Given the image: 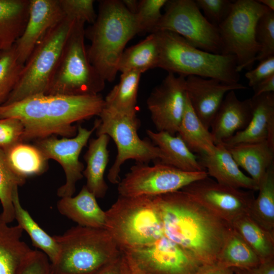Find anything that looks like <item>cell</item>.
I'll use <instances>...</instances> for the list:
<instances>
[{
	"label": "cell",
	"mask_w": 274,
	"mask_h": 274,
	"mask_svg": "<svg viewBox=\"0 0 274 274\" xmlns=\"http://www.w3.org/2000/svg\"><path fill=\"white\" fill-rule=\"evenodd\" d=\"M154 199L164 235L202 265L216 264L232 226L181 190Z\"/></svg>",
	"instance_id": "1"
},
{
	"label": "cell",
	"mask_w": 274,
	"mask_h": 274,
	"mask_svg": "<svg viewBox=\"0 0 274 274\" xmlns=\"http://www.w3.org/2000/svg\"><path fill=\"white\" fill-rule=\"evenodd\" d=\"M138 34L134 14L122 1L99 2L94 22L85 30L91 42L87 49L91 64L105 81H114L127 42Z\"/></svg>",
	"instance_id": "2"
},
{
	"label": "cell",
	"mask_w": 274,
	"mask_h": 274,
	"mask_svg": "<svg viewBox=\"0 0 274 274\" xmlns=\"http://www.w3.org/2000/svg\"><path fill=\"white\" fill-rule=\"evenodd\" d=\"M155 33L159 49L157 67L185 77L196 76L228 84L239 83L240 75L234 56L203 51L172 31Z\"/></svg>",
	"instance_id": "3"
},
{
	"label": "cell",
	"mask_w": 274,
	"mask_h": 274,
	"mask_svg": "<svg viewBox=\"0 0 274 274\" xmlns=\"http://www.w3.org/2000/svg\"><path fill=\"white\" fill-rule=\"evenodd\" d=\"M53 237L59 247L53 274H93L122 254L105 229L77 225Z\"/></svg>",
	"instance_id": "4"
},
{
	"label": "cell",
	"mask_w": 274,
	"mask_h": 274,
	"mask_svg": "<svg viewBox=\"0 0 274 274\" xmlns=\"http://www.w3.org/2000/svg\"><path fill=\"white\" fill-rule=\"evenodd\" d=\"M123 252L150 245L163 234L154 196L119 195L105 211V226Z\"/></svg>",
	"instance_id": "5"
},
{
	"label": "cell",
	"mask_w": 274,
	"mask_h": 274,
	"mask_svg": "<svg viewBox=\"0 0 274 274\" xmlns=\"http://www.w3.org/2000/svg\"><path fill=\"white\" fill-rule=\"evenodd\" d=\"M84 24L74 21L45 94L95 95L105 88L106 81L88 57Z\"/></svg>",
	"instance_id": "6"
},
{
	"label": "cell",
	"mask_w": 274,
	"mask_h": 274,
	"mask_svg": "<svg viewBox=\"0 0 274 274\" xmlns=\"http://www.w3.org/2000/svg\"><path fill=\"white\" fill-rule=\"evenodd\" d=\"M74 21L65 17L47 32L24 63L18 82L3 105L45 94Z\"/></svg>",
	"instance_id": "7"
},
{
	"label": "cell",
	"mask_w": 274,
	"mask_h": 274,
	"mask_svg": "<svg viewBox=\"0 0 274 274\" xmlns=\"http://www.w3.org/2000/svg\"><path fill=\"white\" fill-rule=\"evenodd\" d=\"M99 116L95 120L96 135L107 134L113 140L117 149L116 159L107 175L111 183H119L121 167L126 160L133 159L137 163L149 164L161 158V152L157 146L151 141L139 137L138 130L140 121L137 116H129L105 108Z\"/></svg>",
	"instance_id": "8"
},
{
	"label": "cell",
	"mask_w": 274,
	"mask_h": 274,
	"mask_svg": "<svg viewBox=\"0 0 274 274\" xmlns=\"http://www.w3.org/2000/svg\"><path fill=\"white\" fill-rule=\"evenodd\" d=\"M255 0L233 2L227 18L218 26L222 46V55L235 57L237 71L250 70L259 51L256 28L259 18L269 10Z\"/></svg>",
	"instance_id": "9"
},
{
	"label": "cell",
	"mask_w": 274,
	"mask_h": 274,
	"mask_svg": "<svg viewBox=\"0 0 274 274\" xmlns=\"http://www.w3.org/2000/svg\"><path fill=\"white\" fill-rule=\"evenodd\" d=\"M152 33L169 31L203 51L222 55L218 27L204 17L193 0H169Z\"/></svg>",
	"instance_id": "10"
},
{
	"label": "cell",
	"mask_w": 274,
	"mask_h": 274,
	"mask_svg": "<svg viewBox=\"0 0 274 274\" xmlns=\"http://www.w3.org/2000/svg\"><path fill=\"white\" fill-rule=\"evenodd\" d=\"M209 176L206 171L187 172L155 163L153 166L136 162L118 184L119 195L156 196L175 192Z\"/></svg>",
	"instance_id": "11"
},
{
	"label": "cell",
	"mask_w": 274,
	"mask_h": 274,
	"mask_svg": "<svg viewBox=\"0 0 274 274\" xmlns=\"http://www.w3.org/2000/svg\"><path fill=\"white\" fill-rule=\"evenodd\" d=\"M231 225L237 219L249 215L255 199L253 191H244L221 184L209 176L181 189Z\"/></svg>",
	"instance_id": "12"
},
{
	"label": "cell",
	"mask_w": 274,
	"mask_h": 274,
	"mask_svg": "<svg viewBox=\"0 0 274 274\" xmlns=\"http://www.w3.org/2000/svg\"><path fill=\"white\" fill-rule=\"evenodd\" d=\"M125 252L147 274H198L206 266L164 235L150 245Z\"/></svg>",
	"instance_id": "13"
},
{
	"label": "cell",
	"mask_w": 274,
	"mask_h": 274,
	"mask_svg": "<svg viewBox=\"0 0 274 274\" xmlns=\"http://www.w3.org/2000/svg\"><path fill=\"white\" fill-rule=\"evenodd\" d=\"M96 127L95 121L90 130L79 125L76 135L72 138L58 139L52 135L35 141L34 145L46 158L55 160L63 169L66 179L65 183L57 190L59 197L72 196L75 193L77 182L83 177L84 166L79 160V155Z\"/></svg>",
	"instance_id": "14"
},
{
	"label": "cell",
	"mask_w": 274,
	"mask_h": 274,
	"mask_svg": "<svg viewBox=\"0 0 274 274\" xmlns=\"http://www.w3.org/2000/svg\"><path fill=\"white\" fill-rule=\"evenodd\" d=\"M185 79L168 73L147 98V108L157 131L174 135L177 133L186 105Z\"/></svg>",
	"instance_id": "15"
},
{
	"label": "cell",
	"mask_w": 274,
	"mask_h": 274,
	"mask_svg": "<svg viewBox=\"0 0 274 274\" xmlns=\"http://www.w3.org/2000/svg\"><path fill=\"white\" fill-rule=\"evenodd\" d=\"M65 17L59 0H30L26 25L14 44L20 63L24 64L47 32Z\"/></svg>",
	"instance_id": "16"
},
{
	"label": "cell",
	"mask_w": 274,
	"mask_h": 274,
	"mask_svg": "<svg viewBox=\"0 0 274 274\" xmlns=\"http://www.w3.org/2000/svg\"><path fill=\"white\" fill-rule=\"evenodd\" d=\"M247 88L239 83L228 84L196 76L185 79L186 91L192 108L208 129L226 94L231 90Z\"/></svg>",
	"instance_id": "17"
},
{
	"label": "cell",
	"mask_w": 274,
	"mask_h": 274,
	"mask_svg": "<svg viewBox=\"0 0 274 274\" xmlns=\"http://www.w3.org/2000/svg\"><path fill=\"white\" fill-rule=\"evenodd\" d=\"M251 100L252 117L247 127L221 143L232 146L266 141L274 149V93L253 96Z\"/></svg>",
	"instance_id": "18"
},
{
	"label": "cell",
	"mask_w": 274,
	"mask_h": 274,
	"mask_svg": "<svg viewBox=\"0 0 274 274\" xmlns=\"http://www.w3.org/2000/svg\"><path fill=\"white\" fill-rule=\"evenodd\" d=\"M235 91L231 90L226 94L211 123L210 132L215 145L245 129L251 120V98L240 100Z\"/></svg>",
	"instance_id": "19"
},
{
	"label": "cell",
	"mask_w": 274,
	"mask_h": 274,
	"mask_svg": "<svg viewBox=\"0 0 274 274\" xmlns=\"http://www.w3.org/2000/svg\"><path fill=\"white\" fill-rule=\"evenodd\" d=\"M197 157L208 176L218 183L234 188L258 191L257 185L241 170L223 144L216 145L213 153L200 154Z\"/></svg>",
	"instance_id": "20"
},
{
	"label": "cell",
	"mask_w": 274,
	"mask_h": 274,
	"mask_svg": "<svg viewBox=\"0 0 274 274\" xmlns=\"http://www.w3.org/2000/svg\"><path fill=\"white\" fill-rule=\"evenodd\" d=\"M146 133L152 143L161 153V158L154 161L187 172L206 171L199 163L197 155L192 152L182 139L165 131L154 132L148 129Z\"/></svg>",
	"instance_id": "21"
},
{
	"label": "cell",
	"mask_w": 274,
	"mask_h": 274,
	"mask_svg": "<svg viewBox=\"0 0 274 274\" xmlns=\"http://www.w3.org/2000/svg\"><path fill=\"white\" fill-rule=\"evenodd\" d=\"M58 212L78 225L105 229V211L98 205L96 197L84 185L75 196L61 197L57 202Z\"/></svg>",
	"instance_id": "22"
},
{
	"label": "cell",
	"mask_w": 274,
	"mask_h": 274,
	"mask_svg": "<svg viewBox=\"0 0 274 274\" xmlns=\"http://www.w3.org/2000/svg\"><path fill=\"white\" fill-rule=\"evenodd\" d=\"M110 138L106 134L91 139L88 150L84 156L86 167L83 175L86 179V186L96 198H104L108 189L104 174L109 161L108 146Z\"/></svg>",
	"instance_id": "23"
},
{
	"label": "cell",
	"mask_w": 274,
	"mask_h": 274,
	"mask_svg": "<svg viewBox=\"0 0 274 274\" xmlns=\"http://www.w3.org/2000/svg\"><path fill=\"white\" fill-rule=\"evenodd\" d=\"M240 167L258 185L267 169L274 164V149L266 141L224 145Z\"/></svg>",
	"instance_id": "24"
},
{
	"label": "cell",
	"mask_w": 274,
	"mask_h": 274,
	"mask_svg": "<svg viewBox=\"0 0 274 274\" xmlns=\"http://www.w3.org/2000/svg\"><path fill=\"white\" fill-rule=\"evenodd\" d=\"M30 0H0V52L11 49L26 25Z\"/></svg>",
	"instance_id": "25"
},
{
	"label": "cell",
	"mask_w": 274,
	"mask_h": 274,
	"mask_svg": "<svg viewBox=\"0 0 274 274\" xmlns=\"http://www.w3.org/2000/svg\"><path fill=\"white\" fill-rule=\"evenodd\" d=\"M23 230L0 220V274H15L23 259L32 250L21 240Z\"/></svg>",
	"instance_id": "26"
},
{
	"label": "cell",
	"mask_w": 274,
	"mask_h": 274,
	"mask_svg": "<svg viewBox=\"0 0 274 274\" xmlns=\"http://www.w3.org/2000/svg\"><path fill=\"white\" fill-rule=\"evenodd\" d=\"M177 133L194 153L200 155L214 153L216 145L213 136L194 112L187 95L185 109Z\"/></svg>",
	"instance_id": "27"
},
{
	"label": "cell",
	"mask_w": 274,
	"mask_h": 274,
	"mask_svg": "<svg viewBox=\"0 0 274 274\" xmlns=\"http://www.w3.org/2000/svg\"><path fill=\"white\" fill-rule=\"evenodd\" d=\"M141 75L135 71L121 73L119 82L104 98V108L129 116H137V97Z\"/></svg>",
	"instance_id": "28"
},
{
	"label": "cell",
	"mask_w": 274,
	"mask_h": 274,
	"mask_svg": "<svg viewBox=\"0 0 274 274\" xmlns=\"http://www.w3.org/2000/svg\"><path fill=\"white\" fill-rule=\"evenodd\" d=\"M159 54L157 35L150 33L144 40L124 50L119 63L118 72L135 71L142 74L157 67Z\"/></svg>",
	"instance_id": "29"
},
{
	"label": "cell",
	"mask_w": 274,
	"mask_h": 274,
	"mask_svg": "<svg viewBox=\"0 0 274 274\" xmlns=\"http://www.w3.org/2000/svg\"><path fill=\"white\" fill-rule=\"evenodd\" d=\"M4 151L12 170L25 179L47 169L48 160L35 145L19 142Z\"/></svg>",
	"instance_id": "30"
},
{
	"label": "cell",
	"mask_w": 274,
	"mask_h": 274,
	"mask_svg": "<svg viewBox=\"0 0 274 274\" xmlns=\"http://www.w3.org/2000/svg\"><path fill=\"white\" fill-rule=\"evenodd\" d=\"M18 189V187L16 188L13 193L15 219L18 222L17 225L27 233L33 246L45 253L53 264L56 261L59 253L57 243L53 236L45 232L22 207Z\"/></svg>",
	"instance_id": "31"
},
{
	"label": "cell",
	"mask_w": 274,
	"mask_h": 274,
	"mask_svg": "<svg viewBox=\"0 0 274 274\" xmlns=\"http://www.w3.org/2000/svg\"><path fill=\"white\" fill-rule=\"evenodd\" d=\"M231 226L261 261L274 258V233L264 229L249 215L237 219Z\"/></svg>",
	"instance_id": "32"
},
{
	"label": "cell",
	"mask_w": 274,
	"mask_h": 274,
	"mask_svg": "<svg viewBox=\"0 0 274 274\" xmlns=\"http://www.w3.org/2000/svg\"><path fill=\"white\" fill-rule=\"evenodd\" d=\"M261 260L232 228L219 254L216 264L231 268L248 269L258 265Z\"/></svg>",
	"instance_id": "33"
},
{
	"label": "cell",
	"mask_w": 274,
	"mask_h": 274,
	"mask_svg": "<svg viewBox=\"0 0 274 274\" xmlns=\"http://www.w3.org/2000/svg\"><path fill=\"white\" fill-rule=\"evenodd\" d=\"M258 195L249 215L266 230L274 233V164L266 170L258 185Z\"/></svg>",
	"instance_id": "34"
},
{
	"label": "cell",
	"mask_w": 274,
	"mask_h": 274,
	"mask_svg": "<svg viewBox=\"0 0 274 274\" xmlns=\"http://www.w3.org/2000/svg\"><path fill=\"white\" fill-rule=\"evenodd\" d=\"M26 179L15 173L8 164L5 152L0 148V201L3 211L1 220L9 224L15 219L13 193L15 189L22 186Z\"/></svg>",
	"instance_id": "35"
},
{
	"label": "cell",
	"mask_w": 274,
	"mask_h": 274,
	"mask_svg": "<svg viewBox=\"0 0 274 274\" xmlns=\"http://www.w3.org/2000/svg\"><path fill=\"white\" fill-rule=\"evenodd\" d=\"M23 64L18 60L15 46L0 55V106L7 100L20 78Z\"/></svg>",
	"instance_id": "36"
},
{
	"label": "cell",
	"mask_w": 274,
	"mask_h": 274,
	"mask_svg": "<svg viewBox=\"0 0 274 274\" xmlns=\"http://www.w3.org/2000/svg\"><path fill=\"white\" fill-rule=\"evenodd\" d=\"M256 39L259 51L254 62L274 56V11L268 10L259 18L256 28Z\"/></svg>",
	"instance_id": "37"
},
{
	"label": "cell",
	"mask_w": 274,
	"mask_h": 274,
	"mask_svg": "<svg viewBox=\"0 0 274 274\" xmlns=\"http://www.w3.org/2000/svg\"><path fill=\"white\" fill-rule=\"evenodd\" d=\"M167 0H142L134 14L138 34L152 33L162 14L161 9Z\"/></svg>",
	"instance_id": "38"
},
{
	"label": "cell",
	"mask_w": 274,
	"mask_h": 274,
	"mask_svg": "<svg viewBox=\"0 0 274 274\" xmlns=\"http://www.w3.org/2000/svg\"><path fill=\"white\" fill-rule=\"evenodd\" d=\"M65 16L73 20L93 24L96 18L93 0H59Z\"/></svg>",
	"instance_id": "39"
},
{
	"label": "cell",
	"mask_w": 274,
	"mask_h": 274,
	"mask_svg": "<svg viewBox=\"0 0 274 274\" xmlns=\"http://www.w3.org/2000/svg\"><path fill=\"white\" fill-rule=\"evenodd\" d=\"M195 3L203 13V16L213 25L218 27L228 16L233 5L229 0H195Z\"/></svg>",
	"instance_id": "40"
},
{
	"label": "cell",
	"mask_w": 274,
	"mask_h": 274,
	"mask_svg": "<svg viewBox=\"0 0 274 274\" xmlns=\"http://www.w3.org/2000/svg\"><path fill=\"white\" fill-rule=\"evenodd\" d=\"M15 274H53L51 263L43 252L31 250L21 261Z\"/></svg>",
	"instance_id": "41"
},
{
	"label": "cell",
	"mask_w": 274,
	"mask_h": 274,
	"mask_svg": "<svg viewBox=\"0 0 274 274\" xmlns=\"http://www.w3.org/2000/svg\"><path fill=\"white\" fill-rule=\"evenodd\" d=\"M24 127L22 122L15 118L0 119V148L5 150L22 142Z\"/></svg>",
	"instance_id": "42"
},
{
	"label": "cell",
	"mask_w": 274,
	"mask_h": 274,
	"mask_svg": "<svg viewBox=\"0 0 274 274\" xmlns=\"http://www.w3.org/2000/svg\"><path fill=\"white\" fill-rule=\"evenodd\" d=\"M259 62L255 68L248 70L245 75L248 81L249 86L252 88L262 81L274 75V56Z\"/></svg>",
	"instance_id": "43"
},
{
	"label": "cell",
	"mask_w": 274,
	"mask_h": 274,
	"mask_svg": "<svg viewBox=\"0 0 274 274\" xmlns=\"http://www.w3.org/2000/svg\"><path fill=\"white\" fill-rule=\"evenodd\" d=\"M232 268L235 274H274V258L261 261L257 266L250 268Z\"/></svg>",
	"instance_id": "44"
},
{
	"label": "cell",
	"mask_w": 274,
	"mask_h": 274,
	"mask_svg": "<svg viewBox=\"0 0 274 274\" xmlns=\"http://www.w3.org/2000/svg\"><path fill=\"white\" fill-rule=\"evenodd\" d=\"M120 274H147L135 263L130 255L122 252L120 259Z\"/></svg>",
	"instance_id": "45"
},
{
	"label": "cell",
	"mask_w": 274,
	"mask_h": 274,
	"mask_svg": "<svg viewBox=\"0 0 274 274\" xmlns=\"http://www.w3.org/2000/svg\"><path fill=\"white\" fill-rule=\"evenodd\" d=\"M253 96L274 92V75L262 81L253 88Z\"/></svg>",
	"instance_id": "46"
},
{
	"label": "cell",
	"mask_w": 274,
	"mask_h": 274,
	"mask_svg": "<svg viewBox=\"0 0 274 274\" xmlns=\"http://www.w3.org/2000/svg\"><path fill=\"white\" fill-rule=\"evenodd\" d=\"M198 274H235L232 268L218 264L206 266Z\"/></svg>",
	"instance_id": "47"
},
{
	"label": "cell",
	"mask_w": 274,
	"mask_h": 274,
	"mask_svg": "<svg viewBox=\"0 0 274 274\" xmlns=\"http://www.w3.org/2000/svg\"><path fill=\"white\" fill-rule=\"evenodd\" d=\"M121 256V255L116 260L104 266L95 274H120Z\"/></svg>",
	"instance_id": "48"
},
{
	"label": "cell",
	"mask_w": 274,
	"mask_h": 274,
	"mask_svg": "<svg viewBox=\"0 0 274 274\" xmlns=\"http://www.w3.org/2000/svg\"><path fill=\"white\" fill-rule=\"evenodd\" d=\"M123 5L131 13L135 14L137 11L139 2L136 0H123Z\"/></svg>",
	"instance_id": "49"
},
{
	"label": "cell",
	"mask_w": 274,
	"mask_h": 274,
	"mask_svg": "<svg viewBox=\"0 0 274 274\" xmlns=\"http://www.w3.org/2000/svg\"><path fill=\"white\" fill-rule=\"evenodd\" d=\"M258 1L268 9L274 11V0H258Z\"/></svg>",
	"instance_id": "50"
},
{
	"label": "cell",
	"mask_w": 274,
	"mask_h": 274,
	"mask_svg": "<svg viewBox=\"0 0 274 274\" xmlns=\"http://www.w3.org/2000/svg\"><path fill=\"white\" fill-rule=\"evenodd\" d=\"M1 52H0V55H1Z\"/></svg>",
	"instance_id": "51"
},
{
	"label": "cell",
	"mask_w": 274,
	"mask_h": 274,
	"mask_svg": "<svg viewBox=\"0 0 274 274\" xmlns=\"http://www.w3.org/2000/svg\"><path fill=\"white\" fill-rule=\"evenodd\" d=\"M96 273V272H95ZM95 273H93V274H95Z\"/></svg>",
	"instance_id": "52"
},
{
	"label": "cell",
	"mask_w": 274,
	"mask_h": 274,
	"mask_svg": "<svg viewBox=\"0 0 274 274\" xmlns=\"http://www.w3.org/2000/svg\"><path fill=\"white\" fill-rule=\"evenodd\" d=\"M0 220H1V218H0Z\"/></svg>",
	"instance_id": "53"
}]
</instances>
